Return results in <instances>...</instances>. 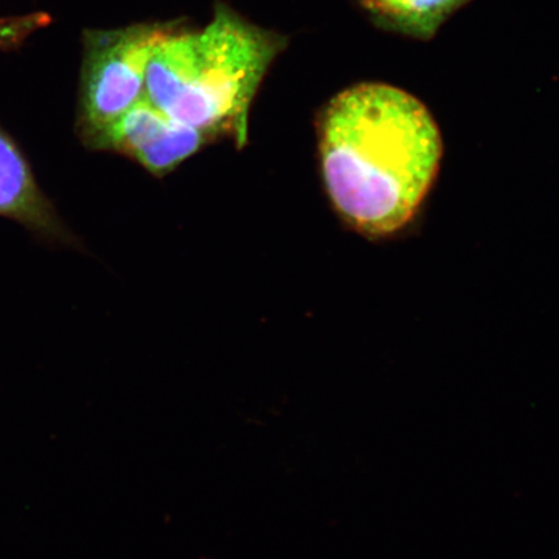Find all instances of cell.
I'll return each instance as SVG.
<instances>
[{
    "label": "cell",
    "mask_w": 559,
    "mask_h": 559,
    "mask_svg": "<svg viewBox=\"0 0 559 559\" xmlns=\"http://www.w3.org/2000/svg\"><path fill=\"white\" fill-rule=\"evenodd\" d=\"M209 142L202 132L173 120L144 96L105 130L93 150L120 153L152 175L165 177Z\"/></svg>",
    "instance_id": "cell-4"
},
{
    "label": "cell",
    "mask_w": 559,
    "mask_h": 559,
    "mask_svg": "<svg viewBox=\"0 0 559 559\" xmlns=\"http://www.w3.org/2000/svg\"><path fill=\"white\" fill-rule=\"evenodd\" d=\"M169 32L157 26L87 34L76 130L90 148L145 96L146 66Z\"/></svg>",
    "instance_id": "cell-3"
},
{
    "label": "cell",
    "mask_w": 559,
    "mask_h": 559,
    "mask_svg": "<svg viewBox=\"0 0 559 559\" xmlns=\"http://www.w3.org/2000/svg\"><path fill=\"white\" fill-rule=\"evenodd\" d=\"M198 559H215V558H213V557H209V556H204V557H200V558H198Z\"/></svg>",
    "instance_id": "cell-7"
},
{
    "label": "cell",
    "mask_w": 559,
    "mask_h": 559,
    "mask_svg": "<svg viewBox=\"0 0 559 559\" xmlns=\"http://www.w3.org/2000/svg\"><path fill=\"white\" fill-rule=\"evenodd\" d=\"M328 195L367 237L396 234L435 185L442 135L428 108L400 87L359 83L335 95L318 123Z\"/></svg>",
    "instance_id": "cell-1"
},
{
    "label": "cell",
    "mask_w": 559,
    "mask_h": 559,
    "mask_svg": "<svg viewBox=\"0 0 559 559\" xmlns=\"http://www.w3.org/2000/svg\"><path fill=\"white\" fill-rule=\"evenodd\" d=\"M269 33L218 11L199 33H169L153 50L145 97L173 120L210 140L247 142L251 100L278 51Z\"/></svg>",
    "instance_id": "cell-2"
},
{
    "label": "cell",
    "mask_w": 559,
    "mask_h": 559,
    "mask_svg": "<svg viewBox=\"0 0 559 559\" xmlns=\"http://www.w3.org/2000/svg\"><path fill=\"white\" fill-rule=\"evenodd\" d=\"M0 216L15 221L39 239L74 240L52 202L41 192L32 167L15 140L0 128Z\"/></svg>",
    "instance_id": "cell-5"
},
{
    "label": "cell",
    "mask_w": 559,
    "mask_h": 559,
    "mask_svg": "<svg viewBox=\"0 0 559 559\" xmlns=\"http://www.w3.org/2000/svg\"><path fill=\"white\" fill-rule=\"evenodd\" d=\"M472 0H360L381 29L430 40L454 12Z\"/></svg>",
    "instance_id": "cell-6"
}]
</instances>
